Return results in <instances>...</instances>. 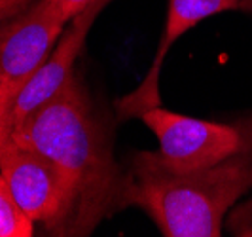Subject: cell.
I'll list each match as a JSON object with an SVG mask.
<instances>
[{
    "label": "cell",
    "instance_id": "cell-1",
    "mask_svg": "<svg viewBox=\"0 0 252 237\" xmlns=\"http://www.w3.org/2000/svg\"><path fill=\"white\" fill-rule=\"evenodd\" d=\"M10 138L51 158L72 176L78 201L68 236H89L131 205V173L114 160L108 131L76 74Z\"/></svg>",
    "mask_w": 252,
    "mask_h": 237
},
{
    "label": "cell",
    "instance_id": "cell-2",
    "mask_svg": "<svg viewBox=\"0 0 252 237\" xmlns=\"http://www.w3.org/2000/svg\"><path fill=\"white\" fill-rule=\"evenodd\" d=\"M131 205L167 237H218L227 211L252 188V150L188 173L161 167L150 152L133 158Z\"/></svg>",
    "mask_w": 252,
    "mask_h": 237
},
{
    "label": "cell",
    "instance_id": "cell-3",
    "mask_svg": "<svg viewBox=\"0 0 252 237\" xmlns=\"http://www.w3.org/2000/svg\"><path fill=\"white\" fill-rule=\"evenodd\" d=\"M140 120L159 142L152 158L175 173L213 167L252 150V124L207 122L159 106L142 112Z\"/></svg>",
    "mask_w": 252,
    "mask_h": 237
},
{
    "label": "cell",
    "instance_id": "cell-4",
    "mask_svg": "<svg viewBox=\"0 0 252 237\" xmlns=\"http://www.w3.org/2000/svg\"><path fill=\"white\" fill-rule=\"evenodd\" d=\"M0 175L32 222L44 224L53 236H68L78 190L72 176L59 163L6 138L0 146Z\"/></svg>",
    "mask_w": 252,
    "mask_h": 237
},
{
    "label": "cell",
    "instance_id": "cell-5",
    "mask_svg": "<svg viewBox=\"0 0 252 237\" xmlns=\"http://www.w3.org/2000/svg\"><path fill=\"white\" fill-rule=\"evenodd\" d=\"M66 23L50 0H34L0 29V146L17 95L51 53Z\"/></svg>",
    "mask_w": 252,
    "mask_h": 237
},
{
    "label": "cell",
    "instance_id": "cell-6",
    "mask_svg": "<svg viewBox=\"0 0 252 237\" xmlns=\"http://www.w3.org/2000/svg\"><path fill=\"white\" fill-rule=\"evenodd\" d=\"M108 2L110 0H99L91 4L88 10L74 15L66 23L63 34L59 36L51 53L38 67L36 72L29 78L25 88L17 95L12 112L8 114V120L4 124V140L10 138V135L19 125L29 120L46 102H50L68 84V80L74 76L76 59L80 51L84 50L89 31L95 23L97 15L106 8Z\"/></svg>",
    "mask_w": 252,
    "mask_h": 237
},
{
    "label": "cell",
    "instance_id": "cell-7",
    "mask_svg": "<svg viewBox=\"0 0 252 237\" xmlns=\"http://www.w3.org/2000/svg\"><path fill=\"white\" fill-rule=\"evenodd\" d=\"M252 0H169V12L165 23L163 38L159 42L158 53L150 65L148 74L144 76L142 84L133 93L126 95L116 102V112L120 120L137 118L148 108L159 106V70L171 46L189 29L201 23L203 19L216 13L229 10H249Z\"/></svg>",
    "mask_w": 252,
    "mask_h": 237
},
{
    "label": "cell",
    "instance_id": "cell-8",
    "mask_svg": "<svg viewBox=\"0 0 252 237\" xmlns=\"http://www.w3.org/2000/svg\"><path fill=\"white\" fill-rule=\"evenodd\" d=\"M34 222L19 207L6 178L0 175V237H32Z\"/></svg>",
    "mask_w": 252,
    "mask_h": 237
},
{
    "label": "cell",
    "instance_id": "cell-9",
    "mask_svg": "<svg viewBox=\"0 0 252 237\" xmlns=\"http://www.w3.org/2000/svg\"><path fill=\"white\" fill-rule=\"evenodd\" d=\"M51 4L61 12L66 21H70L74 15L82 13L84 10H88L91 4L99 2V0H50Z\"/></svg>",
    "mask_w": 252,
    "mask_h": 237
},
{
    "label": "cell",
    "instance_id": "cell-10",
    "mask_svg": "<svg viewBox=\"0 0 252 237\" xmlns=\"http://www.w3.org/2000/svg\"><path fill=\"white\" fill-rule=\"evenodd\" d=\"M34 0H0V29L6 25L10 19L21 12H25L27 8L32 4Z\"/></svg>",
    "mask_w": 252,
    "mask_h": 237
},
{
    "label": "cell",
    "instance_id": "cell-11",
    "mask_svg": "<svg viewBox=\"0 0 252 237\" xmlns=\"http://www.w3.org/2000/svg\"><path fill=\"white\" fill-rule=\"evenodd\" d=\"M235 232H237V236H252V222L249 224H241V228H235Z\"/></svg>",
    "mask_w": 252,
    "mask_h": 237
}]
</instances>
